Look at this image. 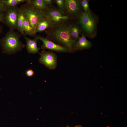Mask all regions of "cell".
I'll use <instances>...</instances> for the list:
<instances>
[{
    "label": "cell",
    "instance_id": "cell-16",
    "mask_svg": "<svg viewBox=\"0 0 127 127\" xmlns=\"http://www.w3.org/2000/svg\"><path fill=\"white\" fill-rule=\"evenodd\" d=\"M24 18L23 13L20 9L17 22V29L20 32V34L25 38L26 36L24 32L23 27V23Z\"/></svg>",
    "mask_w": 127,
    "mask_h": 127
},
{
    "label": "cell",
    "instance_id": "cell-11",
    "mask_svg": "<svg viewBox=\"0 0 127 127\" xmlns=\"http://www.w3.org/2000/svg\"><path fill=\"white\" fill-rule=\"evenodd\" d=\"M69 30L72 39L76 41L78 40L82 33V30L76 21L70 19Z\"/></svg>",
    "mask_w": 127,
    "mask_h": 127
},
{
    "label": "cell",
    "instance_id": "cell-5",
    "mask_svg": "<svg viewBox=\"0 0 127 127\" xmlns=\"http://www.w3.org/2000/svg\"><path fill=\"white\" fill-rule=\"evenodd\" d=\"M45 18L49 20L50 27L60 25L69 19L65 14L60 11L55 6H52L44 13Z\"/></svg>",
    "mask_w": 127,
    "mask_h": 127
},
{
    "label": "cell",
    "instance_id": "cell-24",
    "mask_svg": "<svg viewBox=\"0 0 127 127\" xmlns=\"http://www.w3.org/2000/svg\"><path fill=\"white\" fill-rule=\"evenodd\" d=\"M66 127H71L69 126L68 125H67V126ZM73 127H82L80 125H76L75 126Z\"/></svg>",
    "mask_w": 127,
    "mask_h": 127
},
{
    "label": "cell",
    "instance_id": "cell-8",
    "mask_svg": "<svg viewBox=\"0 0 127 127\" xmlns=\"http://www.w3.org/2000/svg\"><path fill=\"white\" fill-rule=\"evenodd\" d=\"M40 63L44 65L50 69H55L57 65V56L52 52L43 51L40 54Z\"/></svg>",
    "mask_w": 127,
    "mask_h": 127
},
{
    "label": "cell",
    "instance_id": "cell-15",
    "mask_svg": "<svg viewBox=\"0 0 127 127\" xmlns=\"http://www.w3.org/2000/svg\"><path fill=\"white\" fill-rule=\"evenodd\" d=\"M50 27V24L49 20L46 18L40 20L36 28V32H41L45 31Z\"/></svg>",
    "mask_w": 127,
    "mask_h": 127
},
{
    "label": "cell",
    "instance_id": "cell-3",
    "mask_svg": "<svg viewBox=\"0 0 127 127\" xmlns=\"http://www.w3.org/2000/svg\"><path fill=\"white\" fill-rule=\"evenodd\" d=\"M76 21L80 27L82 33L85 35L91 38L95 36L98 18L90 10L88 12H83Z\"/></svg>",
    "mask_w": 127,
    "mask_h": 127
},
{
    "label": "cell",
    "instance_id": "cell-13",
    "mask_svg": "<svg viewBox=\"0 0 127 127\" xmlns=\"http://www.w3.org/2000/svg\"><path fill=\"white\" fill-rule=\"evenodd\" d=\"M32 6L40 12L44 13L49 8L44 0H27Z\"/></svg>",
    "mask_w": 127,
    "mask_h": 127
},
{
    "label": "cell",
    "instance_id": "cell-10",
    "mask_svg": "<svg viewBox=\"0 0 127 127\" xmlns=\"http://www.w3.org/2000/svg\"><path fill=\"white\" fill-rule=\"evenodd\" d=\"M92 46L91 43L86 38L83 33L75 43L74 48V52L78 50H82L90 48Z\"/></svg>",
    "mask_w": 127,
    "mask_h": 127
},
{
    "label": "cell",
    "instance_id": "cell-17",
    "mask_svg": "<svg viewBox=\"0 0 127 127\" xmlns=\"http://www.w3.org/2000/svg\"><path fill=\"white\" fill-rule=\"evenodd\" d=\"M4 4L6 8L17 6L21 2L26 1L25 0H3Z\"/></svg>",
    "mask_w": 127,
    "mask_h": 127
},
{
    "label": "cell",
    "instance_id": "cell-23",
    "mask_svg": "<svg viewBox=\"0 0 127 127\" xmlns=\"http://www.w3.org/2000/svg\"><path fill=\"white\" fill-rule=\"evenodd\" d=\"M4 12L0 11V21L4 23Z\"/></svg>",
    "mask_w": 127,
    "mask_h": 127
},
{
    "label": "cell",
    "instance_id": "cell-20",
    "mask_svg": "<svg viewBox=\"0 0 127 127\" xmlns=\"http://www.w3.org/2000/svg\"><path fill=\"white\" fill-rule=\"evenodd\" d=\"M6 9L4 4L3 0H0V11L4 12Z\"/></svg>",
    "mask_w": 127,
    "mask_h": 127
},
{
    "label": "cell",
    "instance_id": "cell-12",
    "mask_svg": "<svg viewBox=\"0 0 127 127\" xmlns=\"http://www.w3.org/2000/svg\"><path fill=\"white\" fill-rule=\"evenodd\" d=\"M26 41V47L28 52L29 54H35L39 52L40 48L37 47V42L38 40L34 37L32 39L26 36L25 38Z\"/></svg>",
    "mask_w": 127,
    "mask_h": 127
},
{
    "label": "cell",
    "instance_id": "cell-6",
    "mask_svg": "<svg viewBox=\"0 0 127 127\" xmlns=\"http://www.w3.org/2000/svg\"><path fill=\"white\" fill-rule=\"evenodd\" d=\"M65 14L70 19L76 21L83 11L80 0H65Z\"/></svg>",
    "mask_w": 127,
    "mask_h": 127
},
{
    "label": "cell",
    "instance_id": "cell-14",
    "mask_svg": "<svg viewBox=\"0 0 127 127\" xmlns=\"http://www.w3.org/2000/svg\"><path fill=\"white\" fill-rule=\"evenodd\" d=\"M24 32L25 35L35 36L36 33V29L33 28L29 21L25 18L23 23Z\"/></svg>",
    "mask_w": 127,
    "mask_h": 127
},
{
    "label": "cell",
    "instance_id": "cell-18",
    "mask_svg": "<svg viewBox=\"0 0 127 127\" xmlns=\"http://www.w3.org/2000/svg\"><path fill=\"white\" fill-rule=\"evenodd\" d=\"M54 1L57 5L58 9L61 12L65 14L66 7L65 0H55Z\"/></svg>",
    "mask_w": 127,
    "mask_h": 127
},
{
    "label": "cell",
    "instance_id": "cell-25",
    "mask_svg": "<svg viewBox=\"0 0 127 127\" xmlns=\"http://www.w3.org/2000/svg\"><path fill=\"white\" fill-rule=\"evenodd\" d=\"M0 31H1V29H0Z\"/></svg>",
    "mask_w": 127,
    "mask_h": 127
},
{
    "label": "cell",
    "instance_id": "cell-2",
    "mask_svg": "<svg viewBox=\"0 0 127 127\" xmlns=\"http://www.w3.org/2000/svg\"><path fill=\"white\" fill-rule=\"evenodd\" d=\"M21 35L18 32L9 29L4 36L0 39L2 53L11 55L22 50L25 45L20 40Z\"/></svg>",
    "mask_w": 127,
    "mask_h": 127
},
{
    "label": "cell",
    "instance_id": "cell-1",
    "mask_svg": "<svg viewBox=\"0 0 127 127\" xmlns=\"http://www.w3.org/2000/svg\"><path fill=\"white\" fill-rule=\"evenodd\" d=\"M69 20L59 26L50 28L45 30V38L67 49L69 52H74L76 42L71 38L69 30Z\"/></svg>",
    "mask_w": 127,
    "mask_h": 127
},
{
    "label": "cell",
    "instance_id": "cell-7",
    "mask_svg": "<svg viewBox=\"0 0 127 127\" xmlns=\"http://www.w3.org/2000/svg\"><path fill=\"white\" fill-rule=\"evenodd\" d=\"M20 11L17 6L6 9L4 16V24L9 27V29H17V22Z\"/></svg>",
    "mask_w": 127,
    "mask_h": 127
},
{
    "label": "cell",
    "instance_id": "cell-21",
    "mask_svg": "<svg viewBox=\"0 0 127 127\" xmlns=\"http://www.w3.org/2000/svg\"><path fill=\"white\" fill-rule=\"evenodd\" d=\"M46 5L49 8L52 6L53 4L54 3L53 0H44Z\"/></svg>",
    "mask_w": 127,
    "mask_h": 127
},
{
    "label": "cell",
    "instance_id": "cell-9",
    "mask_svg": "<svg viewBox=\"0 0 127 127\" xmlns=\"http://www.w3.org/2000/svg\"><path fill=\"white\" fill-rule=\"evenodd\" d=\"M34 37L41 41L43 44L41 46L42 49H48L57 52H69L66 48L58 45L40 35H36Z\"/></svg>",
    "mask_w": 127,
    "mask_h": 127
},
{
    "label": "cell",
    "instance_id": "cell-4",
    "mask_svg": "<svg viewBox=\"0 0 127 127\" xmlns=\"http://www.w3.org/2000/svg\"><path fill=\"white\" fill-rule=\"evenodd\" d=\"M25 4L21 6L20 9L23 13L24 18L36 29L40 20L45 18L44 13L33 8L27 0Z\"/></svg>",
    "mask_w": 127,
    "mask_h": 127
},
{
    "label": "cell",
    "instance_id": "cell-22",
    "mask_svg": "<svg viewBox=\"0 0 127 127\" xmlns=\"http://www.w3.org/2000/svg\"><path fill=\"white\" fill-rule=\"evenodd\" d=\"M26 74L27 76L31 77L32 76L34 75V72L32 69H29L26 71Z\"/></svg>",
    "mask_w": 127,
    "mask_h": 127
},
{
    "label": "cell",
    "instance_id": "cell-19",
    "mask_svg": "<svg viewBox=\"0 0 127 127\" xmlns=\"http://www.w3.org/2000/svg\"><path fill=\"white\" fill-rule=\"evenodd\" d=\"M89 0H80L81 6L84 12H88L90 10L89 4Z\"/></svg>",
    "mask_w": 127,
    "mask_h": 127
}]
</instances>
